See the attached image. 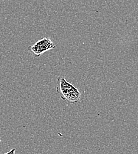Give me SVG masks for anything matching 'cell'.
<instances>
[{"instance_id":"cell-4","label":"cell","mask_w":138,"mask_h":154,"mask_svg":"<svg viewBox=\"0 0 138 154\" xmlns=\"http://www.w3.org/2000/svg\"><path fill=\"white\" fill-rule=\"evenodd\" d=\"M1 137H0V143H1Z\"/></svg>"},{"instance_id":"cell-3","label":"cell","mask_w":138,"mask_h":154,"mask_svg":"<svg viewBox=\"0 0 138 154\" xmlns=\"http://www.w3.org/2000/svg\"><path fill=\"white\" fill-rule=\"evenodd\" d=\"M16 148H13L11 151H10L9 152H8L7 153L4 154H16Z\"/></svg>"},{"instance_id":"cell-2","label":"cell","mask_w":138,"mask_h":154,"mask_svg":"<svg viewBox=\"0 0 138 154\" xmlns=\"http://www.w3.org/2000/svg\"><path fill=\"white\" fill-rule=\"evenodd\" d=\"M56 45L49 38H44L37 41L32 46H28V50L32 52L36 58H39L41 55L51 49H55Z\"/></svg>"},{"instance_id":"cell-1","label":"cell","mask_w":138,"mask_h":154,"mask_svg":"<svg viewBox=\"0 0 138 154\" xmlns=\"http://www.w3.org/2000/svg\"><path fill=\"white\" fill-rule=\"evenodd\" d=\"M56 91L62 100L70 104H77L81 99V93L79 90L68 82L64 75H61L57 78Z\"/></svg>"}]
</instances>
